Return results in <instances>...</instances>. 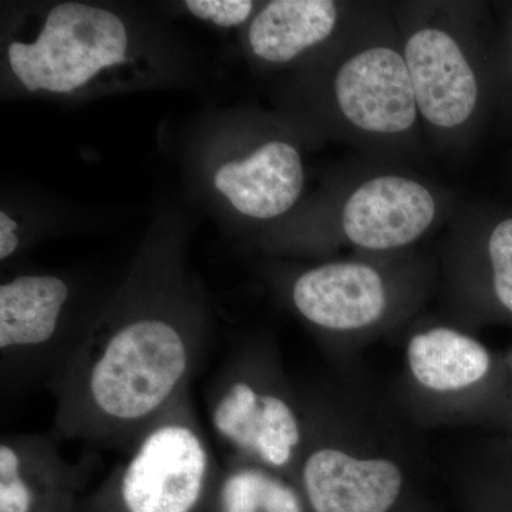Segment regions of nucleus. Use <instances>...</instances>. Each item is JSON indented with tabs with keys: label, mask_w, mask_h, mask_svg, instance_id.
<instances>
[{
	"label": "nucleus",
	"mask_w": 512,
	"mask_h": 512,
	"mask_svg": "<svg viewBox=\"0 0 512 512\" xmlns=\"http://www.w3.org/2000/svg\"><path fill=\"white\" fill-rule=\"evenodd\" d=\"M208 512H309L293 478L244 461L224 460Z\"/></svg>",
	"instance_id": "2eb2a0df"
},
{
	"label": "nucleus",
	"mask_w": 512,
	"mask_h": 512,
	"mask_svg": "<svg viewBox=\"0 0 512 512\" xmlns=\"http://www.w3.org/2000/svg\"><path fill=\"white\" fill-rule=\"evenodd\" d=\"M289 296L296 313L330 343L369 338L392 315L389 281L369 262L313 266L293 279Z\"/></svg>",
	"instance_id": "6e6552de"
},
{
	"label": "nucleus",
	"mask_w": 512,
	"mask_h": 512,
	"mask_svg": "<svg viewBox=\"0 0 512 512\" xmlns=\"http://www.w3.org/2000/svg\"><path fill=\"white\" fill-rule=\"evenodd\" d=\"M80 512H208L220 483L217 460L191 389L124 451Z\"/></svg>",
	"instance_id": "20e7f679"
},
{
	"label": "nucleus",
	"mask_w": 512,
	"mask_h": 512,
	"mask_svg": "<svg viewBox=\"0 0 512 512\" xmlns=\"http://www.w3.org/2000/svg\"><path fill=\"white\" fill-rule=\"evenodd\" d=\"M72 289L56 275H20L0 286V382L10 393L47 387L87 335L67 320Z\"/></svg>",
	"instance_id": "39448f33"
},
{
	"label": "nucleus",
	"mask_w": 512,
	"mask_h": 512,
	"mask_svg": "<svg viewBox=\"0 0 512 512\" xmlns=\"http://www.w3.org/2000/svg\"><path fill=\"white\" fill-rule=\"evenodd\" d=\"M305 173L292 144L271 141L244 160L215 171L214 185L232 207L255 220H272L291 210L301 197Z\"/></svg>",
	"instance_id": "ddd939ff"
},
{
	"label": "nucleus",
	"mask_w": 512,
	"mask_h": 512,
	"mask_svg": "<svg viewBox=\"0 0 512 512\" xmlns=\"http://www.w3.org/2000/svg\"><path fill=\"white\" fill-rule=\"evenodd\" d=\"M417 109L431 126L456 130L476 114L481 99L477 70L447 30L427 26L407 39L403 52Z\"/></svg>",
	"instance_id": "9b49d317"
},
{
	"label": "nucleus",
	"mask_w": 512,
	"mask_h": 512,
	"mask_svg": "<svg viewBox=\"0 0 512 512\" xmlns=\"http://www.w3.org/2000/svg\"><path fill=\"white\" fill-rule=\"evenodd\" d=\"M485 258L495 305L512 316V215L495 222L488 232Z\"/></svg>",
	"instance_id": "dca6fc26"
},
{
	"label": "nucleus",
	"mask_w": 512,
	"mask_h": 512,
	"mask_svg": "<svg viewBox=\"0 0 512 512\" xmlns=\"http://www.w3.org/2000/svg\"><path fill=\"white\" fill-rule=\"evenodd\" d=\"M338 19V5L330 0H276L252 20L249 46L265 62L288 63L329 39Z\"/></svg>",
	"instance_id": "4468645a"
},
{
	"label": "nucleus",
	"mask_w": 512,
	"mask_h": 512,
	"mask_svg": "<svg viewBox=\"0 0 512 512\" xmlns=\"http://www.w3.org/2000/svg\"><path fill=\"white\" fill-rule=\"evenodd\" d=\"M205 404L224 460L293 478L306 439L305 399L274 343L252 339L232 348L208 384Z\"/></svg>",
	"instance_id": "7ed1b4c3"
},
{
	"label": "nucleus",
	"mask_w": 512,
	"mask_h": 512,
	"mask_svg": "<svg viewBox=\"0 0 512 512\" xmlns=\"http://www.w3.org/2000/svg\"><path fill=\"white\" fill-rule=\"evenodd\" d=\"M140 272L49 384L53 433L126 451L191 389L208 350L204 316L165 271Z\"/></svg>",
	"instance_id": "f257e3e1"
},
{
	"label": "nucleus",
	"mask_w": 512,
	"mask_h": 512,
	"mask_svg": "<svg viewBox=\"0 0 512 512\" xmlns=\"http://www.w3.org/2000/svg\"><path fill=\"white\" fill-rule=\"evenodd\" d=\"M306 439L293 481L309 512H392L414 466L406 441L346 392H305Z\"/></svg>",
	"instance_id": "f03ea898"
},
{
	"label": "nucleus",
	"mask_w": 512,
	"mask_h": 512,
	"mask_svg": "<svg viewBox=\"0 0 512 512\" xmlns=\"http://www.w3.org/2000/svg\"><path fill=\"white\" fill-rule=\"evenodd\" d=\"M493 372L487 346L456 326H424L404 346L406 404L427 423L466 421Z\"/></svg>",
	"instance_id": "0eeeda50"
},
{
	"label": "nucleus",
	"mask_w": 512,
	"mask_h": 512,
	"mask_svg": "<svg viewBox=\"0 0 512 512\" xmlns=\"http://www.w3.org/2000/svg\"><path fill=\"white\" fill-rule=\"evenodd\" d=\"M185 6L197 18L222 28L241 25L254 10V2L248 0H188Z\"/></svg>",
	"instance_id": "f3484780"
},
{
	"label": "nucleus",
	"mask_w": 512,
	"mask_h": 512,
	"mask_svg": "<svg viewBox=\"0 0 512 512\" xmlns=\"http://www.w3.org/2000/svg\"><path fill=\"white\" fill-rule=\"evenodd\" d=\"M340 113L357 130L377 136L409 131L417 120L413 83L403 53L370 46L349 57L333 82Z\"/></svg>",
	"instance_id": "9d476101"
},
{
	"label": "nucleus",
	"mask_w": 512,
	"mask_h": 512,
	"mask_svg": "<svg viewBox=\"0 0 512 512\" xmlns=\"http://www.w3.org/2000/svg\"><path fill=\"white\" fill-rule=\"evenodd\" d=\"M498 79H500L501 96H503L504 106L510 113L512 120V16L508 22L507 33H505L503 53H501V63H498Z\"/></svg>",
	"instance_id": "a211bd4d"
},
{
	"label": "nucleus",
	"mask_w": 512,
	"mask_h": 512,
	"mask_svg": "<svg viewBox=\"0 0 512 512\" xmlns=\"http://www.w3.org/2000/svg\"><path fill=\"white\" fill-rule=\"evenodd\" d=\"M436 214L429 188L412 178L380 175L352 192L343 207L342 228L356 247L393 251L417 241Z\"/></svg>",
	"instance_id": "f8f14e48"
},
{
	"label": "nucleus",
	"mask_w": 512,
	"mask_h": 512,
	"mask_svg": "<svg viewBox=\"0 0 512 512\" xmlns=\"http://www.w3.org/2000/svg\"><path fill=\"white\" fill-rule=\"evenodd\" d=\"M18 224L6 214L5 211L0 212V259L8 261L18 252L19 237L16 234Z\"/></svg>",
	"instance_id": "6ab92c4d"
},
{
	"label": "nucleus",
	"mask_w": 512,
	"mask_h": 512,
	"mask_svg": "<svg viewBox=\"0 0 512 512\" xmlns=\"http://www.w3.org/2000/svg\"><path fill=\"white\" fill-rule=\"evenodd\" d=\"M96 460L63 457L55 433L0 440V512H80L77 495Z\"/></svg>",
	"instance_id": "1a4fd4ad"
},
{
	"label": "nucleus",
	"mask_w": 512,
	"mask_h": 512,
	"mask_svg": "<svg viewBox=\"0 0 512 512\" xmlns=\"http://www.w3.org/2000/svg\"><path fill=\"white\" fill-rule=\"evenodd\" d=\"M128 33L110 10L60 3L49 10L35 42L9 46L10 69L29 90L70 93L106 67L127 60Z\"/></svg>",
	"instance_id": "423d86ee"
}]
</instances>
